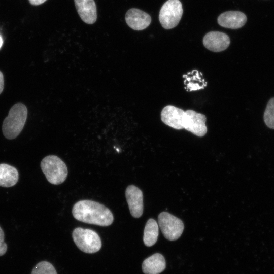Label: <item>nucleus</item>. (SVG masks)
<instances>
[{
	"label": "nucleus",
	"mask_w": 274,
	"mask_h": 274,
	"mask_svg": "<svg viewBox=\"0 0 274 274\" xmlns=\"http://www.w3.org/2000/svg\"><path fill=\"white\" fill-rule=\"evenodd\" d=\"M74 217L86 223L108 226L113 222L111 211L104 205L90 200L76 202L72 209Z\"/></svg>",
	"instance_id": "1"
},
{
	"label": "nucleus",
	"mask_w": 274,
	"mask_h": 274,
	"mask_svg": "<svg viewBox=\"0 0 274 274\" xmlns=\"http://www.w3.org/2000/svg\"><path fill=\"white\" fill-rule=\"evenodd\" d=\"M27 109L22 103L14 105L10 109L8 115L4 119L2 131L6 138H16L22 130L27 117Z\"/></svg>",
	"instance_id": "2"
},
{
	"label": "nucleus",
	"mask_w": 274,
	"mask_h": 274,
	"mask_svg": "<svg viewBox=\"0 0 274 274\" xmlns=\"http://www.w3.org/2000/svg\"><path fill=\"white\" fill-rule=\"evenodd\" d=\"M41 168L47 180L51 184L62 183L67 176V168L65 163L56 155H49L41 162Z\"/></svg>",
	"instance_id": "3"
},
{
	"label": "nucleus",
	"mask_w": 274,
	"mask_h": 274,
	"mask_svg": "<svg viewBox=\"0 0 274 274\" xmlns=\"http://www.w3.org/2000/svg\"><path fill=\"white\" fill-rule=\"evenodd\" d=\"M72 237L76 245L83 252L94 253L98 252L101 247L99 236L92 230L76 228L73 231Z\"/></svg>",
	"instance_id": "4"
},
{
	"label": "nucleus",
	"mask_w": 274,
	"mask_h": 274,
	"mask_svg": "<svg viewBox=\"0 0 274 274\" xmlns=\"http://www.w3.org/2000/svg\"><path fill=\"white\" fill-rule=\"evenodd\" d=\"M183 10L179 0H168L161 7L159 20L162 26L166 29L176 27L180 22Z\"/></svg>",
	"instance_id": "5"
},
{
	"label": "nucleus",
	"mask_w": 274,
	"mask_h": 274,
	"mask_svg": "<svg viewBox=\"0 0 274 274\" xmlns=\"http://www.w3.org/2000/svg\"><path fill=\"white\" fill-rule=\"evenodd\" d=\"M158 221L162 233L168 240H177L183 233L184 228L183 222L168 212L161 213L158 215Z\"/></svg>",
	"instance_id": "6"
},
{
	"label": "nucleus",
	"mask_w": 274,
	"mask_h": 274,
	"mask_svg": "<svg viewBox=\"0 0 274 274\" xmlns=\"http://www.w3.org/2000/svg\"><path fill=\"white\" fill-rule=\"evenodd\" d=\"M206 120L204 115L192 110H187L184 115L183 128L197 136H203L207 132Z\"/></svg>",
	"instance_id": "7"
},
{
	"label": "nucleus",
	"mask_w": 274,
	"mask_h": 274,
	"mask_svg": "<svg viewBox=\"0 0 274 274\" xmlns=\"http://www.w3.org/2000/svg\"><path fill=\"white\" fill-rule=\"evenodd\" d=\"M125 196L132 216L136 218L140 217L143 212L142 191L135 186L131 185L126 189Z\"/></svg>",
	"instance_id": "8"
},
{
	"label": "nucleus",
	"mask_w": 274,
	"mask_h": 274,
	"mask_svg": "<svg viewBox=\"0 0 274 274\" xmlns=\"http://www.w3.org/2000/svg\"><path fill=\"white\" fill-rule=\"evenodd\" d=\"M230 40L227 35L219 31H211L203 37V44L208 50L215 52H221L229 46Z\"/></svg>",
	"instance_id": "9"
},
{
	"label": "nucleus",
	"mask_w": 274,
	"mask_h": 274,
	"mask_svg": "<svg viewBox=\"0 0 274 274\" xmlns=\"http://www.w3.org/2000/svg\"><path fill=\"white\" fill-rule=\"evenodd\" d=\"M185 111L173 105L164 107L161 112V121L167 126L177 129H183V121Z\"/></svg>",
	"instance_id": "10"
},
{
	"label": "nucleus",
	"mask_w": 274,
	"mask_h": 274,
	"mask_svg": "<svg viewBox=\"0 0 274 274\" xmlns=\"http://www.w3.org/2000/svg\"><path fill=\"white\" fill-rule=\"evenodd\" d=\"M127 24L132 29L142 30L149 26L151 18L147 13L136 8H131L125 15Z\"/></svg>",
	"instance_id": "11"
},
{
	"label": "nucleus",
	"mask_w": 274,
	"mask_h": 274,
	"mask_svg": "<svg viewBox=\"0 0 274 274\" xmlns=\"http://www.w3.org/2000/svg\"><path fill=\"white\" fill-rule=\"evenodd\" d=\"M218 24L225 28L238 29L243 26L247 21L246 15L237 11H229L221 14L218 17Z\"/></svg>",
	"instance_id": "12"
},
{
	"label": "nucleus",
	"mask_w": 274,
	"mask_h": 274,
	"mask_svg": "<svg viewBox=\"0 0 274 274\" xmlns=\"http://www.w3.org/2000/svg\"><path fill=\"white\" fill-rule=\"evenodd\" d=\"M77 12L85 23L92 24L97 19V9L94 0H74Z\"/></svg>",
	"instance_id": "13"
},
{
	"label": "nucleus",
	"mask_w": 274,
	"mask_h": 274,
	"mask_svg": "<svg viewBox=\"0 0 274 274\" xmlns=\"http://www.w3.org/2000/svg\"><path fill=\"white\" fill-rule=\"evenodd\" d=\"M142 267L145 274H159L166 267L164 257L160 253H155L145 259Z\"/></svg>",
	"instance_id": "14"
},
{
	"label": "nucleus",
	"mask_w": 274,
	"mask_h": 274,
	"mask_svg": "<svg viewBox=\"0 0 274 274\" xmlns=\"http://www.w3.org/2000/svg\"><path fill=\"white\" fill-rule=\"evenodd\" d=\"M19 173L14 167L5 163L0 164V186L10 187L18 181Z\"/></svg>",
	"instance_id": "15"
},
{
	"label": "nucleus",
	"mask_w": 274,
	"mask_h": 274,
	"mask_svg": "<svg viewBox=\"0 0 274 274\" xmlns=\"http://www.w3.org/2000/svg\"><path fill=\"white\" fill-rule=\"evenodd\" d=\"M159 234L158 225L153 219H149L144 230L143 241L147 247L154 245L157 241Z\"/></svg>",
	"instance_id": "16"
},
{
	"label": "nucleus",
	"mask_w": 274,
	"mask_h": 274,
	"mask_svg": "<svg viewBox=\"0 0 274 274\" xmlns=\"http://www.w3.org/2000/svg\"><path fill=\"white\" fill-rule=\"evenodd\" d=\"M31 274H57V272L52 264L43 261L36 265Z\"/></svg>",
	"instance_id": "17"
},
{
	"label": "nucleus",
	"mask_w": 274,
	"mask_h": 274,
	"mask_svg": "<svg viewBox=\"0 0 274 274\" xmlns=\"http://www.w3.org/2000/svg\"><path fill=\"white\" fill-rule=\"evenodd\" d=\"M263 117L266 126L274 129V97L270 99L267 104Z\"/></svg>",
	"instance_id": "18"
},
{
	"label": "nucleus",
	"mask_w": 274,
	"mask_h": 274,
	"mask_svg": "<svg viewBox=\"0 0 274 274\" xmlns=\"http://www.w3.org/2000/svg\"><path fill=\"white\" fill-rule=\"evenodd\" d=\"M7 250V245L4 242V233L0 226V256L4 255Z\"/></svg>",
	"instance_id": "19"
},
{
	"label": "nucleus",
	"mask_w": 274,
	"mask_h": 274,
	"mask_svg": "<svg viewBox=\"0 0 274 274\" xmlns=\"http://www.w3.org/2000/svg\"><path fill=\"white\" fill-rule=\"evenodd\" d=\"M47 0H28L29 3L33 6H38L42 4Z\"/></svg>",
	"instance_id": "20"
},
{
	"label": "nucleus",
	"mask_w": 274,
	"mask_h": 274,
	"mask_svg": "<svg viewBox=\"0 0 274 274\" xmlns=\"http://www.w3.org/2000/svg\"><path fill=\"white\" fill-rule=\"evenodd\" d=\"M4 76L3 73L0 71V94L2 92L4 89Z\"/></svg>",
	"instance_id": "21"
},
{
	"label": "nucleus",
	"mask_w": 274,
	"mask_h": 274,
	"mask_svg": "<svg viewBox=\"0 0 274 274\" xmlns=\"http://www.w3.org/2000/svg\"><path fill=\"white\" fill-rule=\"evenodd\" d=\"M3 39L2 37L0 36V48L1 47L2 44H3Z\"/></svg>",
	"instance_id": "22"
}]
</instances>
